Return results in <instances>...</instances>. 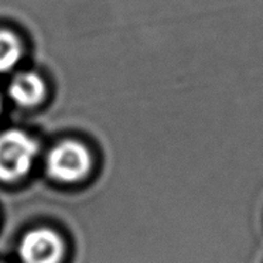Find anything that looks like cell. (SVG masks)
Returning a JSON list of instances; mask_svg holds the SVG:
<instances>
[{
	"instance_id": "1",
	"label": "cell",
	"mask_w": 263,
	"mask_h": 263,
	"mask_svg": "<svg viewBox=\"0 0 263 263\" xmlns=\"http://www.w3.org/2000/svg\"><path fill=\"white\" fill-rule=\"evenodd\" d=\"M39 144L26 132L12 129L0 135V181L13 183L24 177L34 163Z\"/></svg>"
},
{
	"instance_id": "2",
	"label": "cell",
	"mask_w": 263,
	"mask_h": 263,
	"mask_svg": "<svg viewBox=\"0 0 263 263\" xmlns=\"http://www.w3.org/2000/svg\"><path fill=\"white\" fill-rule=\"evenodd\" d=\"M91 168V155L77 140H64L54 146L47 156V172L60 183H77Z\"/></svg>"
},
{
	"instance_id": "3",
	"label": "cell",
	"mask_w": 263,
	"mask_h": 263,
	"mask_svg": "<svg viewBox=\"0 0 263 263\" xmlns=\"http://www.w3.org/2000/svg\"><path fill=\"white\" fill-rule=\"evenodd\" d=\"M18 256L23 263H60L64 256V242L52 229H33L20 240Z\"/></svg>"
},
{
	"instance_id": "4",
	"label": "cell",
	"mask_w": 263,
	"mask_h": 263,
	"mask_svg": "<svg viewBox=\"0 0 263 263\" xmlns=\"http://www.w3.org/2000/svg\"><path fill=\"white\" fill-rule=\"evenodd\" d=\"M7 95L20 108H35L46 99L47 82L35 71H22L9 82Z\"/></svg>"
},
{
	"instance_id": "5",
	"label": "cell",
	"mask_w": 263,
	"mask_h": 263,
	"mask_svg": "<svg viewBox=\"0 0 263 263\" xmlns=\"http://www.w3.org/2000/svg\"><path fill=\"white\" fill-rule=\"evenodd\" d=\"M26 47L22 37L7 27H0V74H9L23 61Z\"/></svg>"
},
{
	"instance_id": "6",
	"label": "cell",
	"mask_w": 263,
	"mask_h": 263,
	"mask_svg": "<svg viewBox=\"0 0 263 263\" xmlns=\"http://www.w3.org/2000/svg\"><path fill=\"white\" fill-rule=\"evenodd\" d=\"M2 106H3V102H2V97H0V112H2Z\"/></svg>"
}]
</instances>
